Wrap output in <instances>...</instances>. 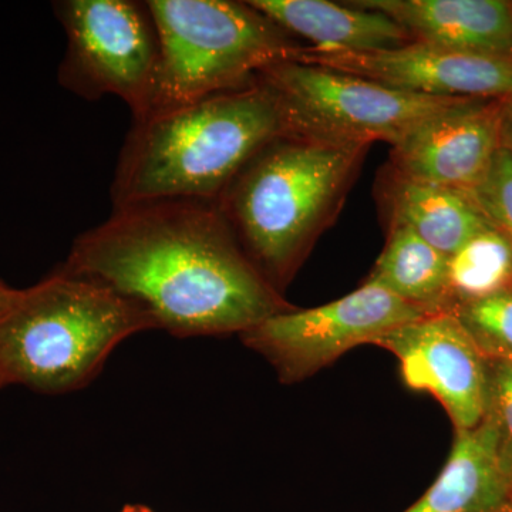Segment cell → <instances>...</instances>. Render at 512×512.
I'll use <instances>...</instances> for the list:
<instances>
[{
    "mask_svg": "<svg viewBox=\"0 0 512 512\" xmlns=\"http://www.w3.org/2000/svg\"><path fill=\"white\" fill-rule=\"evenodd\" d=\"M59 269L133 302L175 338L239 336L295 308L256 271L210 201L113 208L77 237Z\"/></svg>",
    "mask_w": 512,
    "mask_h": 512,
    "instance_id": "6da1fadb",
    "label": "cell"
},
{
    "mask_svg": "<svg viewBox=\"0 0 512 512\" xmlns=\"http://www.w3.org/2000/svg\"><path fill=\"white\" fill-rule=\"evenodd\" d=\"M286 137L274 94L256 79L242 89L133 120L120 151L113 208L160 200L215 202L266 144Z\"/></svg>",
    "mask_w": 512,
    "mask_h": 512,
    "instance_id": "7a4b0ae2",
    "label": "cell"
},
{
    "mask_svg": "<svg viewBox=\"0 0 512 512\" xmlns=\"http://www.w3.org/2000/svg\"><path fill=\"white\" fill-rule=\"evenodd\" d=\"M367 148L276 138L215 201L242 251L279 293L335 220Z\"/></svg>",
    "mask_w": 512,
    "mask_h": 512,
    "instance_id": "3957f363",
    "label": "cell"
},
{
    "mask_svg": "<svg viewBox=\"0 0 512 512\" xmlns=\"http://www.w3.org/2000/svg\"><path fill=\"white\" fill-rule=\"evenodd\" d=\"M150 329L156 323L133 302L56 269L22 289L0 318V375L5 386L74 392L99 375L123 340Z\"/></svg>",
    "mask_w": 512,
    "mask_h": 512,
    "instance_id": "277c9868",
    "label": "cell"
},
{
    "mask_svg": "<svg viewBox=\"0 0 512 512\" xmlns=\"http://www.w3.org/2000/svg\"><path fill=\"white\" fill-rule=\"evenodd\" d=\"M147 5L160 42L150 113L247 87L303 49L249 2L148 0Z\"/></svg>",
    "mask_w": 512,
    "mask_h": 512,
    "instance_id": "5b68a950",
    "label": "cell"
},
{
    "mask_svg": "<svg viewBox=\"0 0 512 512\" xmlns=\"http://www.w3.org/2000/svg\"><path fill=\"white\" fill-rule=\"evenodd\" d=\"M256 79L278 101L286 137L330 146L396 147L430 117L467 100L403 92L299 60L274 64Z\"/></svg>",
    "mask_w": 512,
    "mask_h": 512,
    "instance_id": "8992f818",
    "label": "cell"
},
{
    "mask_svg": "<svg viewBox=\"0 0 512 512\" xmlns=\"http://www.w3.org/2000/svg\"><path fill=\"white\" fill-rule=\"evenodd\" d=\"M67 37L59 83L86 100L116 96L133 120L150 113L160 62L147 2L62 0L53 5Z\"/></svg>",
    "mask_w": 512,
    "mask_h": 512,
    "instance_id": "52a82bcc",
    "label": "cell"
},
{
    "mask_svg": "<svg viewBox=\"0 0 512 512\" xmlns=\"http://www.w3.org/2000/svg\"><path fill=\"white\" fill-rule=\"evenodd\" d=\"M429 313L366 281L318 308L271 316L239 338L268 360L282 383H301L349 350L375 345L386 333Z\"/></svg>",
    "mask_w": 512,
    "mask_h": 512,
    "instance_id": "ba28073f",
    "label": "cell"
},
{
    "mask_svg": "<svg viewBox=\"0 0 512 512\" xmlns=\"http://www.w3.org/2000/svg\"><path fill=\"white\" fill-rule=\"evenodd\" d=\"M375 346L399 360L409 389L429 393L441 404L454 431L474 429L485 419L490 359L456 313L421 316L386 333Z\"/></svg>",
    "mask_w": 512,
    "mask_h": 512,
    "instance_id": "9c48e42d",
    "label": "cell"
},
{
    "mask_svg": "<svg viewBox=\"0 0 512 512\" xmlns=\"http://www.w3.org/2000/svg\"><path fill=\"white\" fill-rule=\"evenodd\" d=\"M295 60L424 96L512 100V56L481 55L412 42L369 53H319L306 46Z\"/></svg>",
    "mask_w": 512,
    "mask_h": 512,
    "instance_id": "30bf717a",
    "label": "cell"
},
{
    "mask_svg": "<svg viewBox=\"0 0 512 512\" xmlns=\"http://www.w3.org/2000/svg\"><path fill=\"white\" fill-rule=\"evenodd\" d=\"M511 101L467 99L430 117L392 147V170L471 195L503 147Z\"/></svg>",
    "mask_w": 512,
    "mask_h": 512,
    "instance_id": "8fae6325",
    "label": "cell"
},
{
    "mask_svg": "<svg viewBox=\"0 0 512 512\" xmlns=\"http://www.w3.org/2000/svg\"><path fill=\"white\" fill-rule=\"evenodd\" d=\"M403 26L416 42L512 56V3L503 0H357Z\"/></svg>",
    "mask_w": 512,
    "mask_h": 512,
    "instance_id": "7c38bea8",
    "label": "cell"
},
{
    "mask_svg": "<svg viewBox=\"0 0 512 512\" xmlns=\"http://www.w3.org/2000/svg\"><path fill=\"white\" fill-rule=\"evenodd\" d=\"M512 478L498 453L493 420L454 431L443 470L429 490L403 512H511Z\"/></svg>",
    "mask_w": 512,
    "mask_h": 512,
    "instance_id": "4fadbf2b",
    "label": "cell"
},
{
    "mask_svg": "<svg viewBox=\"0 0 512 512\" xmlns=\"http://www.w3.org/2000/svg\"><path fill=\"white\" fill-rule=\"evenodd\" d=\"M286 33L309 40L319 53H369L416 42L403 26L377 10L326 0H251Z\"/></svg>",
    "mask_w": 512,
    "mask_h": 512,
    "instance_id": "5bb4252c",
    "label": "cell"
},
{
    "mask_svg": "<svg viewBox=\"0 0 512 512\" xmlns=\"http://www.w3.org/2000/svg\"><path fill=\"white\" fill-rule=\"evenodd\" d=\"M384 197L390 225L412 229L447 256L491 227L470 195L413 180L394 170L384 185Z\"/></svg>",
    "mask_w": 512,
    "mask_h": 512,
    "instance_id": "9a60e30c",
    "label": "cell"
},
{
    "mask_svg": "<svg viewBox=\"0 0 512 512\" xmlns=\"http://www.w3.org/2000/svg\"><path fill=\"white\" fill-rule=\"evenodd\" d=\"M448 258L412 229L390 225L386 247L366 281L431 313L443 311Z\"/></svg>",
    "mask_w": 512,
    "mask_h": 512,
    "instance_id": "2e32d148",
    "label": "cell"
},
{
    "mask_svg": "<svg viewBox=\"0 0 512 512\" xmlns=\"http://www.w3.org/2000/svg\"><path fill=\"white\" fill-rule=\"evenodd\" d=\"M512 292V245L490 227L448 258L443 311Z\"/></svg>",
    "mask_w": 512,
    "mask_h": 512,
    "instance_id": "e0dca14e",
    "label": "cell"
},
{
    "mask_svg": "<svg viewBox=\"0 0 512 512\" xmlns=\"http://www.w3.org/2000/svg\"><path fill=\"white\" fill-rule=\"evenodd\" d=\"M448 312L456 313L488 359L512 360V292Z\"/></svg>",
    "mask_w": 512,
    "mask_h": 512,
    "instance_id": "ac0fdd59",
    "label": "cell"
},
{
    "mask_svg": "<svg viewBox=\"0 0 512 512\" xmlns=\"http://www.w3.org/2000/svg\"><path fill=\"white\" fill-rule=\"evenodd\" d=\"M491 227L512 245V157L501 147L490 171L470 195Z\"/></svg>",
    "mask_w": 512,
    "mask_h": 512,
    "instance_id": "d6986e66",
    "label": "cell"
},
{
    "mask_svg": "<svg viewBox=\"0 0 512 512\" xmlns=\"http://www.w3.org/2000/svg\"><path fill=\"white\" fill-rule=\"evenodd\" d=\"M487 416L493 420L498 453L512 478V360L490 359Z\"/></svg>",
    "mask_w": 512,
    "mask_h": 512,
    "instance_id": "ffe728a7",
    "label": "cell"
},
{
    "mask_svg": "<svg viewBox=\"0 0 512 512\" xmlns=\"http://www.w3.org/2000/svg\"><path fill=\"white\" fill-rule=\"evenodd\" d=\"M19 289L9 288L8 285L0 281V318L8 313L19 296Z\"/></svg>",
    "mask_w": 512,
    "mask_h": 512,
    "instance_id": "44dd1931",
    "label": "cell"
},
{
    "mask_svg": "<svg viewBox=\"0 0 512 512\" xmlns=\"http://www.w3.org/2000/svg\"><path fill=\"white\" fill-rule=\"evenodd\" d=\"M503 148L511 154L512 157V101L505 114L503 127Z\"/></svg>",
    "mask_w": 512,
    "mask_h": 512,
    "instance_id": "7402d4cb",
    "label": "cell"
},
{
    "mask_svg": "<svg viewBox=\"0 0 512 512\" xmlns=\"http://www.w3.org/2000/svg\"><path fill=\"white\" fill-rule=\"evenodd\" d=\"M120 512H156L151 510V508L146 507V505H126Z\"/></svg>",
    "mask_w": 512,
    "mask_h": 512,
    "instance_id": "603a6c76",
    "label": "cell"
},
{
    "mask_svg": "<svg viewBox=\"0 0 512 512\" xmlns=\"http://www.w3.org/2000/svg\"><path fill=\"white\" fill-rule=\"evenodd\" d=\"M2 387H5V383H3L2 375H0V389H2Z\"/></svg>",
    "mask_w": 512,
    "mask_h": 512,
    "instance_id": "cb8c5ba5",
    "label": "cell"
},
{
    "mask_svg": "<svg viewBox=\"0 0 512 512\" xmlns=\"http://www.w3.org/2000/svg\"><path fill=\"white\" fill-rule=\"evenodd\" d=\"M511 512H512V505H511Z\"/></svg>",
    "mask_w": 512,
    "mask_h": 512,
    "instance_id": "d4e9b609",
    "label": "cell"
}]
</instances>
